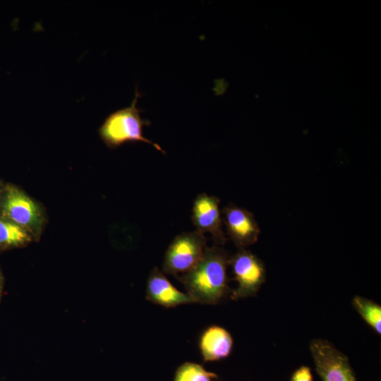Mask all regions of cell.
<instances>
[{"label":"cell","mask_w":381,"mask_h":381,"mask_svg":"<svg viewBox=\"0 0 381 381\" xmlns=\"http://www.w3.org/2000/svg\"><path fill=\"white\" fill-rule=\"evenodd\" d=\"M207 248L204 234L197 230L177 235L165 252L162 271L177 278L187 274L202 260Z\"/></svg>","instance_id":"obj_3"},{"label":"cell","mask_w":381,"mask_h":381,"mask_svg":"<svg viewBox=\"0 0 381 381\" xmlns=\"http://www.w3.org/2000/svg\"><path fill=\"white\" fill-rule=\"evenodd\" d=\"M222 215L228 236L239 249L246 248L258 241L260 228L251 212L229 203L223 207Z\"/></svg>","instance_id":"obj_7"},{"label":"cell","mask_w":381,"mask_h":381,"mask_svg":"<svg viewBox=\"0 0 381 381\" xmlns=\"http://www.w3.org/2000/svg\"><path fill=\"white\" fill-rule=\"evenodd\" d=\"M353 305L359 315L377 334H381V307L373 301L355 296Z\"/></svg>","instance_id":"obj_12"},{"label":"cell","mask_w":381,"mask_h":381,"mask_svg":"<svg viewBox=\"0 0 381 381\" xmlns=\"http://www.w3.org/2000/svg\"><path fill=\"white\" fill-rule=\"evenodd\" d=\"M310 350L322 381H356L348 358L328 341L314 339Z\"/></svg>","instance_id":"obj_6"},{"label":"cell","mask_w":381,"mask_h":381,"mask_svg":"<svg viewBox=\"0 0 381 381\" xmlns=\"http://www.w3.org/2000/svg\"><path fill=\"white\" fill-rule=\"evenodd\" d=\"M1 217L36 234L42 224V214L37 204L17 187L6 186L0 196Z\"/></svg>","instance_id":"obj_4"},{"label":"cell","mask_w":381,"mask_h":381,"mask_svg":"<svg viewBox=\"0 0 381 381\" xmlns=\"http://www.w3.org/2000/svg\"><path fill=\"white\" fill-rule=\"evenodd\" d=\"M140 97L136 87L131 105L111 113L100 126L99 135L104 143L111 149L128 142H143L165 153L157 143L143 135V127L150 125V121L140 116L142 110L137 107Z\"/></svg>","instance_id":"obj_2"},{"label":"cell","mask_w":381,"mask_h":381,"mask_svg":"<svg viewBox=\"0 0 381 381\" xmlns=\"http://www.w3.org/2000/svg\"><path fill=\"white\" fill-rule=\"evenodd\" d=\"M0 289H1V280H0Z\"/></svg>","instance_id":"obj_16"},{"label":"cell","mask_w":381,"mask_h":381,"mask_svg":"<svg viewBox=\"0 0 381 381\" xmlns=\"http://www.w3.org/2000/svg\"><path fill=\"white\" fill-rule=\"evenodd\" d=\"M146 298L164 308L194 303L187 294L177 289L157 267H154L147 277Z\"/></svg>","instance_id":"obj_9"},{"label":"cell","mask_w":381,"mask_h":381,"mask_svg":"<svg viewBox=\"0 0 381 381\" xmlns=\"http://www.w3.org/2000/svg\"><path fill=\"white\" fill-rule=\"evenodd\" d=\"M217 375L207 370L202 365L185 362L175 371L173 381H212Z\"/></svg>","instance_id":"obj_13"},{"label":"cell","mask_w":381,"mask_h":381,"mask_svg":"<svg viewBox=\"0 0 381 381\" xmlns=\"http://www.w3.org/2000/svg\"><path fill=\"white\" fill-rule=\"evenodd\" d=\"M2 190H3L1 188V185H0V196H1V193H2Z\"/></svg>","instance_id":"obj_15"},{"label":"cell","mask_w":381,"mask_h":381,"mask_svg":"<svg viewBox=\"0 0 381 381\" xmlns=\"http://www.w3.org/2000/svg\"><path fill=\"white\" fill-rule=\"evenodd\" d=\"M31 234L16 224L0 217V247H17L31 241Z\"/></svg>","instance_id":"obj_11"},{"label":"cell","mask_w":381,"mask_h":381,"mask_svg":"<svg viewBox=\"0 0 381 381\" xmlns=\"http://www.w3.org/2000/svg\"><path fill=\"white\" fill-rule=\"evenodd\" d=\"M233 276L237 288L231 293V298L238 300L255 296L266 279L263 262L251 251L239 249L229 258Z\"/></svg>","instance_id":"obj_5"},{"label":"cell","mask_w":381,"mask_h":381,"mask_svg":"<svg viewBox=\"0 0 381 381\" xmlns=\"http://www.w3.org/2000/svg\"><path fill=\"white\" fill-rule=\"evenodd\" d=\"M219 203L214 195L205 193L198 195L193 203L191 219L195 230L203 234L209 233L216 243L223 245L226 238Z\"/></svg>","instance_id":"obj_8"},{"label":"cell","mask_w":381,"mask_h":381,"mask_svg":"<svg viewBox=\"0 0 381 381\" xmlns=\"http://www.w3.org/2000/svg\"><path fill=\"white\" fill-rule=\"evenodd\" d=\"M289 381H313L310 369L306 365L301 366L293 373Z\"/></svg>","instance_id":"obj_14"},{"label":"cell","mask_w":381,"mask_h":381,"mask_svg":"<svg viewBox=\"0 0 381 381\" xmlns=\"http://www.w3.org/2000/svg\"><path fill=\"white\" fill-rule=\"evenodd\" d=\"M229 257L221 247H207L198 264L178 277L194 303L215 305L230 294L227 268Z\"/></svg>","instance_id":"obj_1"},{"label":"cell","mask_w":381,"mask_h":381,"mask_svg":"<svg viewBox=\"0 0 381 381\" xmlns=\"http://www.w3.org/2000/svg\"><path fill=\"white\" fill-rule=\"evenodd\" d=\"M234 341L225 328L210 325L200 334L198 347L204 362L218 361L227 358L231 353Z\"/></svg>","instance_id":"obj_10"}]
</instances>
